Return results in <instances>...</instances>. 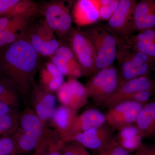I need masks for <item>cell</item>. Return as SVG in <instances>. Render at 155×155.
I'll return each mask as SVG.
<instances>
[{
	"mask_svg": "<svg viewBox=\"0 0 155 155\" xmlns=\"http://www.w3.org/2000/svg\"><path fill=\"white\" fill-rule=\"evenodd\" d=\"M17 121L11 114L0 116V135L8 136L16 130Z\"/></svg>",
	"mask_w": 155,
	"mask_h": 155,
	"instance_id": "cell-25",
	"label": "cell"
},
{
	"mask_svg": "<svg viewBox=\"0 0 155 155\" xmlns=\"http://www.w3.org/2000/svg\"><path fill=\"white\" fill-rule=\"evenodd\" d=\"M134 24L135 31L155 28V1L142 0L137 2L134 13Z\"/></svg>",
	"mask_w": 155,
	"mask_h": 155,
	"instance_id": "cell-15",
	"label": "cell"
},
{
	"mask_svg": "<svg viewBox=\"0 0 155 155\" xmlns=\"http://www.w3.org/2000/svg\"><path fill=\"white\" fill-rule=\"evenodd\" d=\"M18 153L17 143L14 137H0V155H13Z\"/></svg>",
	"mask_w": 155,
	"mask_h": 155,
	"instance_id": "cell-26",
	"label": "cell"
},
{
	"mask_svg": "<svg viewBox=\"0 0 155 155\" xmlns=\"http://www.w3.org/2000/svg\"><path fill=\"white\" fill-rule=\"evenodd\" d=\"M106 123L105 115L99 110H86L80 115H76L67 134L62 138L63 141H71L76 134L91 128L101 127Z\"/></svg>",
	"mask_w": 155,
	"mask_h": 155,
	"instance_id": "cell-12",
	"label": "cell"
},
{
	"mask_svg": "<svg viewBox=\"0 0 155 155\" xmlns=\"http://www.w3.org/2000/svg\"><path fill=\"white\" fill-rule=\"evenodd\" d=\"M114 137L110 127L104 125L78 134L71 140H75L86 148L97 150Z\"/></svg>",
	"mask_w": 155,
	"mask_h": 155,
	"instance_id": "cell-13",
	"label": "cell"
},
{
	"mask_svg": "<svg viewBox=\"0 0 155 155\" xmlns=\"http://www.w3.org/2000/svg\"><path fill=\"white\" fill-rule=\"evenodd\" d=\"M153 90H149L138 92L133 95L128 101H134L136 102L146 104L149 99L151 97Z\"/></svg>",
	"mask_w": 155,
	"mask_h": 155,
	"instance_id": "cell-33",
	"label": "cell"
},
{
	"mask_svg": "<svg viewBox=\"0 0 155 155\" xmlns=\"http://www.w3.org/2000/svg\"><path fill=\"white\" fill-rule=\"evenodd\" d=\"M152 147H148L143 144L136 150L133 155H150Z\"/></svg>",
	"mask_w": 155,
	"mask_h": 155,
	"instance_id": "cell-35",
	"label": "cell"
},
{
	"mask_svg": "<svg viewBox=\"0 0 155 155\" xmlns=\"http://www.w3.org/2000/svg\"><path fill=\"white\" fill-rule=\"evenodd\" d=\"M122 78L114 64L98 71L84 85L87 95L97 105L102 106L121 84Z\"/></svg>",
	"mask_w": 155,
	"mask_h": 155,
	"instance_id": "cell-4",
	"label": "cell"
},
{
	"mask_svg": "<svg viewBox=\"0 0 155 155\" xmlns=\"http://www.w3.org/2000/svg\"><path fill=\"white\" fill-rule=\"evenodd\" d=\"M51 63L58 68L63 75H68L71 77H72L73 71L75 69H78L74 68L63 58L57 57L54 55L52 58Z\"/></svg>",
	"mask_w": 155,
	"mask_h": 155,
	"instance_id": "cell-29",
	"label": "cell"
},
{
	"mask_svg": "<svg viewBox=\"0 0 155 155\" xmlns=\"http://www.w3.org/2000/svg\"><path fill=\"white\" fill-rule=\"evenodd\" d=\"M3 30H2V29H1V28H0V32H1V31H3Z\"/></svg>",
	"mask_w": 155,
	"mask_h": 155,
	"instance_id": "cell-40",
	"label": "cell"
},
{
	"mask_svg": "<svg viewBox=\"0 0 155 155\" xmlns=\"http://www.w3.org/2000/svg\"><path fill=\"white\" fill-rule=\"evenodd\" d=\"M19 133L14 139L17 143L18 153L41 152L50 145L43 140L45 126L36 114L30 112L24 113L19 121Z\"/></svg>",
	"mask_w": 155,
	"mask_h": 155,
	"instance_id": "cell-3",
	"label": "cell"
},
{
	"mask_svg": "<svg viewBox=\"0 0 155 155\" xmlns=\"http://www.w3.org/2000/svg\"><path fill=\"white\" fill-rule=\"evenodd\" d=\"M18 38L17 34L4 29L0 32V48L11 44Z\"/></svg>",
	"mask_w": 155,
	"mask_h": 155,
	"instance_id": "cell-31",
	"label": "cell"
},
{
	"mask_svg": "<svg viewBox=\"0 0 155 155\" xmlns=\"http://www.w3.org/2000/svg\"><path fill=\"white\" fill-rule=\"evenodd\" d=\"M36 8V5L31 1L19 0L7 17L27 18L35 12Z\"/></svg>",
	"mask_w": 155,
	"mask_h": 155,
	"instance_id": "cell-21",
	"label": "cell"
},
{
	"mask_svg": "<svg viewBox=\"0 0 155 155\" xmlns=\"http://www.w3.org/2000/svg\"><path fill=\"white\" fill-rule=\"evenodd\" d=\"M70 46L83 72V76L96 73V55L93 45L88 37L80 30L69 34Z\"/></svg>",
	"mask_w": 155,
	"mask_h": 155,
	"instance_id": "cell-7",
	"label": "cell"
},
{
	"mask_svg": "<svg viewBox=\"0 0 155 155\" xmlns=\"http://www.w3.org/2000/svg\"><path fill=\"white\" fill-rule=\"evenodd\" d=\"M97 150L98 155H129V153L117 143L115 137Z\"/></svg>",
	"mask_w": 155,
	"mask_h": 155,
	"instance_id": "cell-23",
	"label": "cell"
},
{
	"mask_svg": "<svg viewBox=\"0 0 155 155\" xmlns=\"http://www.w3.org/2000/svg\"><path fill=\"white\" fill-rule=\"evenodd\" d=\"M134 49L146 55L155 58V43L143 41H129L123 39Z\"/></svg>",
	"mask_w": 155,
	"mask_h": 155,
	"instance_id": "cell-24",
	"label": "cell"
},
{
	"mask_svg": "<svg viewBox=\"0 0 155 155\" xmlns=\"http://www.w3.org/2000/svg\"><path fill=\"white\" fill-rule=\"evenodd\" d=\"M129 41H143L155 43V28L141 31L139 33L125 39Z\"/></svg>",
	"mask_w": 155,
	"mask_h": 155,
	"instance_id": "cell-30",
	"label": "cell"
},
{
	"mask_svg": "<svg viewBox=\"0 0 155 155\" xmlns=\"http://www.w3.org/2000/svg\"><path fill=\"white\" fill-rule=\"evenodd\" d=\"M54 55L63 58L74 68L81 69L73 52L70 48L65 46H60Z\"/></svg>",
	"mask_w": 155,
	"mask_h": 155,
	"instance_id": "cell-27",
	"label": "cell"
},
{
	"mask_svg": "<svg viewBox=\"0 0 155 155\" xmlns=\"http://www.w3.org/2000/svg\"><path fill=\"white\" fill-rule=\"evenodd\" d=\"M62 155H91L86 148L79 143L63 145L61 150Z\"/></svg>",
	"mask_w": 155,
	"mask_h": 155,
	"instance_id": "cell-28",
	"label": "cell"
},
{
	"mask_svg": "<svg viewBox=\"0 0 155 155\" xmlns=\"http://www.w3.org/2000/svg\"><path fill=\"white\" fill-rule=\"evenodd\" d=\"M117 40L116 59L120 67L121 85L127 81L147 75L153 68L155 58L135 51L123 39Z\"/></svg>",
	"mask_w": 155,
	"mask_h": 155,
	"instance_id": "cell-2",
	"label": "cell"
},
{
	"mask_svg": "<svg viewBox=\"0 0 155 155\" xmlns=\"http://www.w3.org/2000/svg\"><path fill=\"white\" fill-rule=\"evenodd\" d=\"M56 107L55 97L51 94H43L35 104L36 115L43 122L51 119L57 108Z\"/></svg>",
	"mask_w": 155,
	"mask_h": 155,
	"instance_id": "cell-19",
	"label": "cell"
},
{
	"mask_svg": "<svg viewBox=\"0 0 155 155\" xmlns=\"http://www.w3.org/2000/svg\"><path fill=\"white\" fill-rule=\"evenodd\" d=\"M143 137L134 125H130L118 131L115 139L122 147L128 152L136 151L142 145Z\"/></svg>",
	"mask_w": 155,
	"mask_h": 155,
	"instance_id": "cell-17",
	"label": "cell"
},
{
	"mask_svg": "<svg viewBox=\"0 0 155 155\" xmlns=\"http://www.w3.org/2000/svg\"><path fill=\"white\" fill-rule=\"evenodd\" d=\"M19 0H0V17H7Z\"/></svg>",
	"mask_w": 155,
	"mask_h": 155,
	"instance_id": "cell-32",
	"label": "cell"
},
{
	"mask_svg": "<svg viewBox=\"0 0 155 155\" xmlns=\"http://www.w3.org/2000/svg\"><path fill=\"white\" fill-rule=\"evenodd\" d=\"M150 155H155V148L154 146L152 147L151 150Z\"/></svg>",
	"mask_w": 155,
	"mask_h": 155,
	"instance_id": "cell-38",
	"label": "cell"
},
{
	"mask_svg": "<svg viewBox=\"0 0 155 155\" xmlns=\"http://www.w3.org/2000/svg\"><path fill=\"white\" fill-rule=\"evenodd\" d=\"M119 1L97 0L99 19L102 20H109L116 11L119 5Z\"/></svg>",
	"mask_w": 155,
	"mask_h": 155,
	"instance_id": "cell-22",
	"label": "cell"
},
{
	"mask_svg": "<svg viewBox=\"0 0 155 155\" xmlns=\"http://www.w3.org/2000/svg\"><path fill=\"white\" fill-rule=\"evenodd\" d=\"M64 144V142L60 140L37 155H62L61 150Z\"/></svg>",
	"mask_w": 155,
	"mask_h": 155,
	"instance_id": "cell-34",
	"label": "cell"
},
{
	"mask_svg": "<svg viewBox=\"0 0 155 155\" xmlns=\"http://www.w3.org/2000/svg\"><path fill=\"white\" fill-rule=\"evenodd\" d=\"M145 104L134 101L120 103L109 109L105 114L106 123L118 131L134 125L138 114Z\"/></svg>",
	"mask_w": 155,
	"mask_h": 155,
	"instance_id": "cell-8",
	"label": "cell"
},
{
	"mask_svg": "<svg viewBox=\"0 0 155 155\" xmlns=\"http://www.w3.org/2000/svg\"><path fill=\"white\" fill-rule=\"evenodd\" d=\"M137 2L134 0H120L113 16L105 26L117 38L125 39L135 31L134 13Z\"/></svg>",
	"mask_w": 155,
	"mask_h": 155,
	"instance_id": "cell-6",
	"label": "cell"
},
{
	"mask_svg": "<svg viewBox=\"0 0 155 155\" xmlns=\"http://www.w3.org/2000/svg\"><path fill=\"white\" fill-rule=\"evenodd\" d=\"M153 82L148 75L127 81L120 85L110 96L103 104L105 107L110 109L120 103L128 101L136 93L149 90H153Z\"/></svg>",
	"mask_w": 155,
	"mask_h": 155,
	"instance_id": "cell-10",
	"label": "cell"
},
{
	"mask_svg": "<svg viewBox=\"0 0 155 155\" xmlns=\"http://www.w3.org/2000/svg\"><path fill=\"white\" fill-rule=\"evenodd\" d=\"M46 23L59 36L64 37L71 31L72 17L64 2L51 3L45 9Z\"/></svg>",
	"mask_w": 155,
	"mask_h": 155,
	"instance_id": "cell-9",
	"label": "cell"
},
{
	"mask_svg": "<svg viewBox=\"0 0 155 155\" xmlns=\"http://www.w3.org/2000/svg\"><path fill=\"white\" fill-rule=\"evenodd\" d=\"M134 125L143 137L155 132V103H147L140 112Z\"/></svg>",
	"mask_w": 155,
	"mask_h": 155,
	"instance_id": "cell-16",
	"label": "cell"
},
{
	"mask_svg": "<svg viewBox=\"0 0 155 155\" xmlns=\"http://www.w3.org/2000/svg\"><path fill=\"white\" fill-rule=\"evenodd\" d=\"M77 111L64 105L56 108L51 119L62 138L69 130Z\"/></svg>",
	"mask_w": 155,
	"mask_h": 155,
	"instance_id": "cell-18",
	"label": "cell"
},
{
	"mask_svg": "<svg viewBox=\"0 0 155 155\" xmlns=\"http://www.w3.org/2000/svg\"><path fill=\"white\" fill-rule=\"evenodd\" d=\"M29 40L37 54L43 56L53 55L60 46V43L56 38L51 40L44 39L36 33L31 35Z\"/></svg>",
	"mask_w": 155,
	"mask_h": 155,
	"instance_id": "cell-20",
	"label": "cell"
},
{
	"mask_svg": "<svg viewBox=\"0 0 155 155\" xmlns=\"http://www.w3.org/2000/svg\"><path fill=\"white\" fill-rule=\"evenodd\" d=\"M38 56L29 40L20 38L0 49V72L20 90L26 91L38 68Z\"/></svg>",
	"mask_w": 155,
	"mask_h": 155,
	"instance_id": "cell-1",
	"label": "cell"
},
{
	"mask_svg": "<svg viewBox=\"0 0 155 155\" xmlns=\"http://www.w3.org/2000/svg\"><path fill=\"white\" fill-rule=\"evenodd\" d=\"M28 155H36L35 154L33 153V154H32Z\"/></svg>",
	"mask_w": 155,
	"mask_h": 155,
	"instance_id": "cell-39",
	"label": "cell"
},
{
	"mask_svg": "<svg viewBox=\"0 0 155 155\" xmlns=\"http://www.w3.org/2000/svg\"><path fill=\"white\" fill-rule=\"evenodd\" d=\"M57 91L58 99L63 105L73 110H78L88 102L84 85L75 78L64 82Z\"/></svg>",
	"mask_w": 155,
	"mask_h": 155,
	"instance_id": "cell-11",
	"label": "cell"
},
{
	"mask_svg": "<svg viewBox=\"0 0 155 155\" xmlns=\"http://www.w3.org/2000/svg\"><path fill=\"white\" fill-rule=\"evenodd\" d=\"M72 17L78 26L91 25L99 19L97 0H79L75 3L72 11Z\"/></svg>",
	"mask_w": 155,
	"mask_h": 155,
	"instance_id": "cell-14",
	"label": "cell"
},
{
	"mask_svg": "<svg viewBox=\"0 0 155 155\" xmlns=\"http://www.w3.org/2000/svg\"><path fill=\"white\" fill-rule=\"evenodd\" d=\"M10 106L6 103L0 101V116H5L10 114Z\"/></svg>",
	"mask_w": 155,
	"mask_h": 155,
	"instance_id": "cell-36",
	"label": "cell"
},
{
	"mask_svg": "<svg viewBox=\"0 0 155 155\" xmlns=\"http://www.w3.org/2000/svg\"><path fill=\"white\" fill-rule=\"evenodd\" d=\"M84 32L90 40L95 51L97 72L114 64L116 60L117 38L103 25L93 26Z\"/></svg>",
	"mask_w": 155,
	"mask_h": 155,
	"instance_id": "cell-5",
	"label": "cell"
},
{
	"mask_svg": "<svg viewBox=\"0 0 155 155\" xmlns=\"http://www.w3.org/2000/svg\"><path fill=\"white\" fill-rule=\"evenodd\" d=\"M7 90V89L4 85L0 84V98Z\"/></svg>",
	"mask_w": 155,
	"mask_h": 155,
	"instance_id": "cell-37",
	"label": "cell"
}]
</instances>
